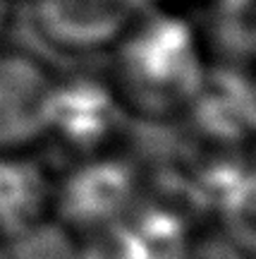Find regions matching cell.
I'll return each mask as SVG.
<instances>
[{
	"label": "cell",
	"mask_w": 256,
	"mask_h": 259,
	"mask_svg": "<svg viewBox=\"0 0 256 259\" xmlns=\"http://www.w3.org/2000/svg\"><path fill=\"white\" fill-rule=\"evenodd\" d=\"M5 17H8V0H0V27L5 24Z\"/></svg>",
	"instance_id": "8fae6325"
},
{
	"label": "cell",
	"mask_w": 256,
	"mask_h": 259,
	"mask_svg": "<svg viewBox=\"0 0 256 259\" xmlns=\"http://www.w3.org/2000/svg\"><path fill=\"white\" fill-rule=\"evenodd\" d=\"M53 89L55 79L34 56L0 53V149H19L46 135Z\"/></svg>",
	"instance_id": "5b68a950"
},
{
	"label": "cell",
	"mask_w": 256,
	"mask_h": 259,
	"mask_svg": "<svg viewBox=\"0 0 256 259\" xmlns=\"http://www.w3.org/2000/svg\"><path fill=\"white\" fill-rule=\"evenodd\" d=\"M0 259H79V242L65 223L41 219L0 238Z\"/></svg>",
	"instance_id": "ba28073f"
},
{
	"label": "cell",
	"mask_w": 256,
	"mask_h": 259,
	"mask_svg": "<svg viewBox=\"0 0 256 259\" xmlns=\"http://www.w3.org/2000/svg\"><path fill=\"white\" fill-rule=\"evenodd\" d=\"M203 72L192 29L168 15L132 24L118 53L120 94L139 111V118L168 120L184 113Z\"/></svg>",
	"instance_id": "6da1fadb"
},
{
	"label": "cell",
	"mask_w": 256,
	"mask_h": 259,
	"mask_svg": "<svg viewBox=\"0 0 256 259\" xmlns=\"http://www.w3.org/2000/svg\"><path fill=\"white\" fill-rule=\"evenodd\" d=\"M127 120L120 96L113 89L89 77H74L55 82L46 135L58 142L65 154L89 158L103 154V149L125 132Z\"/></svg>",
	"instance_id": "3957f363"
},
{
	"label": "cell",
	"mask_w": 256,
	"mask_h": 259,
	"mask_svg": "<svg viewBox=\"0 0 256 259\" xmlns=\"http://www.w3.org/2000/svg\"><path fill=\"white\" fill-rule=\"evenodd\" d=\"M141 192L137 166L122 154L82 158L53 190L58 213L70 231L86 235L125 221Z\"/></svg>",
	"instance_id": "7a4b0ae2"
},
{
	"label": "cell",
	"mask_w": 256,
	"mask_h": 259,
	"mask_svg": "<svg viewBox=\"0 0 256 259\" xmlns=\"http://www.w3.org/2000/svg\"><path fill=\"white\" fill-rule=\"evenodd\" d=\"M225 240L256 257V166L242 163L213 199Z\"/></svg>",
	"instance_id": "52a82bcc"
},
{
	"label": "cell",
	"mask_w": 256,
	"mask_h": 259,
	"mask_svg": "<svg viewBox=\"0 0 256 259\" xmlns=\"http://www.w3.org/2000/svg\"><path fill=\"white\" fill-rule=\"evenodd\" d=\"M220 44L235 56H256V0H218Z\"/></svg>",
	"instance_id": "9c48e42d"
},
{
	"label": "cell",
	"mask_w": 256,
	"mask_h": 259,
	"mask_svg": "<svg viewBox=\"0 0 256 259\" xmlns=\"http://www.w3.org/2000/svg\"><path fill=\"white\" fill-rule=\"evenodd\" d=\"M79 259H144L137 242L120 221L103 231L89 233V240L79 242Z\"/></svg>",
	"instance_id": "30bf717a"
},
{
	"label": "cell",
	"mask_w": 256,
	"mask_h": 259,
	"mask_svg": "<svg viewBox=\"0 0 256 259\" xmlns=\"http://www.w3.org/2000/svg\"><path fill=\"white\" fill-rule=\"evenodd\" d=\"M144 0H36L31 29L41 44L63 53L108 46L137 22Z\"/></svg>",
	"instance_id": "277c9868"
},
{
	"label": "cell",
	"mask_w": 256,
	"mask_h": 259,
	"mask_svg": "<svg viewBox=\"0 0 256 259\" xmlns=\"http://www.w3.org/2000/svg\"><path fill=\"white\" fill-rule=\"evenodd\" d=\"M53 185L38 161L0 156V238L41 221Z\"/></svg>",
	"instance_id": "8992f818"
}]
</instances>
